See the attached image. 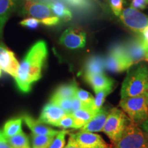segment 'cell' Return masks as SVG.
I'll return each instance as SVG.
<instances>
[{
	"label": "cell",
	"mask_w": 148,
	"mask_h": 148,
	"mask_svg": "<svg viewBox=\"0 0 148 148\" xmlns=\"http://www.w3.org/2000/svg\"><path fill=\"white\" fill-rule=\"evenodd\" d=\"M127 58L133 65L139 63L140 61L145 60V56L148 45H146L141 36L138 35L129 39L123 43Z\"/></svg>",
	"instance_id": "9"
},
{
	"label": "cell",
	"mask_w": 148,
	"mask_h": 148,
	"mask_svg": "<svg viewBox=\"0 0 148 148\" xmlns=\"http://www.w3.org/2000/svg\"><path fill=\"white\" fill-rule=\"evenodd\" d=\"M140 128H141L144 132H145L148 134V119L143 122L141 125H140Z\"/></svg>",
	"instance_id": "38"
},
{
	"label": "cell",
	"mask_w": 148,
	"mask_h": 148,
	"mask_svg": "<svg viewBox=\"0 0 148 148\" xmlns=\"http://www.w3.org/2000/svg\"><path fill=\"white\" fill-rule=\"evenodd\" d=\"M113 90V88H108L106 89L99 90L95 92V97L94 98L92 108L98 111L103 106L105 99L109 94L111 93Z\"/></svg>",
	"instance_id": "25"
},
{
	"label": "cell",
	"mask_w": 148,
	"mask_h": 148,
	"mask_svg": "<svg viewBox=\"0 0 148 148\" xmlns=\"http://www.w3.org/2000/svg\"><path fill=\"white\" fill-rule=\"evenodd\" d=\"M26 1H27V0H26Z\"/></svg>",
	"instance_id": "43"
},
{
	"label": "cell",
	"mask_w": 148,
	"mask_h": 148,
	"mask_svg": "<svg viewBox=\"0 0 148 148\" xmlns=\"http://www.w3.org/2000/svg\"><path fill=\"white\" fill-rule=\"evenodd\" d=\"M68 134H69V131L66 130L59 131L58 134L53 137L48 148H63L66 143L65 137Z\"/></svg>",
	"instance_id": "27"
},
{
	"label": "cell",
	"mask_w": 148,
	"mask_h": 148,
	"mask_svg": "<svg viewBox=\"0 0 148 148\" xmlns=\"http://www.w3.org/2000/svg\"><path fill=\"white\" fill-rule=\"evenodd\" d=\"M86 34L79 27H69L66 29L60 38L61 45L69 49L83 48L86 45Z\"/></svg>",
	"instance_id": "10"
},
{
	"label": "cell",
	"mask_w": 148,
	"mask_h": 148,
	"mask_svg": "<svg viewBox=\"0 0 148 148\" xmlns=\"http://www.w3.org/2000/svg\"><path fill=\"white\" fill-rule=\"evenodd\" d=\"M1 72H2V70H1V67H0V77L1 76Z\"/></svg>",
	"instance_id": "42"
},
{
	"label": "cell",
	"mask_w": 148,
	"mask_h": 148,
	"mask_svg": "<svg viewBox=\"0 0 148 148\" xmlns=\"http://www.w3.org/2000/svg\"><path fill=\"white\" fill-rule=\"evenodd\" d=\"M63 148H81V147L77 145L76 142L75 141V140L73 139V138L72 137L71 135L70 134L67 144H66Z\"/></svg>",
	"instance_id": "35"
},
{
	"label": "cell",
	"mask_w": 148,
	"mask_h": 148,
	"mask_svg": "<svg viewBox=\"0 0 148 148\" xmlns=\"http://www.w3.org/2000/svg\"><path fill=\"white\" fill-rule=\"evenodd\" d=\"M145 60L148 61V47L146 50V53H145Z\"/></svg>",
	"instance_id": "39"
},
{
	"label": "cell",
	"mask_w": 148,
	"mask_h": 148,
	"mask_svg": "<svg viewBox=\"0 0 148 148\" xmlns=\"http://www.w3.org/2000/svg\"><path fill=\"white\" fill-rule=\"evenodd\" d=\"M86 107L83 103L79 100V99L74 96L71 98V114L74 111H76L79 109H81L82 108Z\"/></svg>",
	"instance_id": "33"
},
{
	"label": "cell",
	"mask_w": 148,
	"mask_h": 148,
	"mask_svg": "<svg viewBox=\"0 0 148 148\" xmlns=\"http://www.w3.org/2000/svg\"><path fill=\"white\" fill-rule=\"evenodd\" d=\"M76 82L74 81L69 84L60 85L56 88L53 95H51L50 100H54L58 99H66L72 98L75 95V92L77 89Z\"/></svg>",
	"instance_id": "20"
},
{
	"label": "cell",
	"mask_w": 148,
	"mask_h": 148,
	"mask_svg": "<svg viewBox=\"0 0 148 148\" xmlns=\"http://www.w3.org/2000/svg\"><path fill=\"white\" fill-rule=\"evenodd\" d=\"M119 16L125 26L138 35L148 27V16L132 7L123 9Z\"/></svg>",
	"instance_id": "8"
},
{
	"label": "cell",
	"mask_w": 148,
	"mask_h": 148,
	"mask_svg": "<svg viewBox=\"0 0 148 148\" xmlns=\"http://www.w3.org/2000/svg\"><path fill=\"white\" fill-rule=\"evenodd\" d=\"M49 3L51 11L60 20L64 21H69L72 18V13L65 5L59 1H53Z\"/></svg>",
	"instance_id": "22"
},
{
	"label": "cell",
	"mask_w": 148,
	"mask_h": 148,
	"mask_svg": "<svg viewBox=\"0 0 148 148\" xmlns=\"http://www.w3.org/2000/svg\"><path fill=\"white\" fill-rule=\"evenodd\" d=\"M104 64L105 69L112 73H121L133 65L127 58L123 43L116 44L111 47L104 59Z\"/></svg>",
	"instance_id": "7"
},
{
	"label": "cell",
	"mask_w": 148,
	"mask_h": 148,
	"mask_svg": "<svg viewBox=\"0 0 148 148\" xmlns=\"http://www.w3.org/2000/svg\"><path fill=\"white\" fill-rule=\"evenodd\" d=\"M81 148H113L103 139L100 135L93 132L79 131L70 134Z\"/></svg>",
	"instance_id": "11"
},
{
	"label": "cell",
	"mask_w": 148,
	"mask_h": 148,
	"mask_svg": "<svg viewBox=\"0 0 148 148\" xmlns=\"http://www.w3.org/2000/svg\"><path fill=\"white\" fill-rule=\"evenodd\" d=\"M7 140L12 148H31L29 138L23 131Z\"/></svg>",
	"instance_id": "23"
},
{
	"label": "cell",
	"mask_w": 148,
	"mask_h": 148,
	"mask_svg": "<svg viewBox=\"0 0 148 148\" xmlns=\"http://www.w3.org/2000/svg\"><path fill=\"white\" fill-rule=\"evenodd\" d=\"M22 118H14L5 123L3 128V136L5 139L22 132Z\"/></svg>",
	"instance_id": "21"
},
{
	"label": "cell",
	"mask_w": 148,
	"mask_h": 148,
	"mask_svg": "<svg viewBox=\"0 0 148 148\" xmlns=\"http://www.w3.org/2000/svg\"><path fill=\"white\" fill-rule=\"evenodd\" d=\"M40 21L39 20L36 19V18L33 17L27 18L25 19H23V21L20 22V25L22 26L27 27L29 29H34L39 26Z\"/></svg>",
	"instance_id": "31"
},
{
	"label": "cell",
	"mask_w": 148,
	"mask_h": 148,
	"mask_svg": "<svg viewBox=\"0 0 148 148\" xmlns=\"http://www.w3.org/2000/svg\"><path fill=\"white\" fill-rule=\"evenodd\" d=\"M139 35L141 36L142 39L143 40V41L145 42L146 45H148V27H146V28L143 31V32Z\"/></svg>",
	"instance_id": "36"
},
{
	"label": "cell",
	"mask_w": 148,
	"mask_h": 148,
	"mask_svg": "<svg viewBox=\"0 0 148 148\" xmlns=\"http://www.w3.org/2000/svg\"><path fill=\"white\" fill-rule=\"evenodd\" d=\"M15 7L14 0H0V39L6 21Z\"/></svg>",
	"instance_id": "19"
},
{
	"label": "cell",
	"mask_w": 148,
	"mask_h": 148,
	"mask_svg": "<svg viewBox=\"0 0 148 148\" xmlns=\"http://www.w3.org/2000/svg\"><path fill=\"white\" fill-rule=\"evenodd\" d=\"M148 6V0H132L130 7L136 10H144Z\"/></svg>",
	"instance_id": "32"
},
{
	"label": "cell",
	"mask_w": 148,
	"mask_h": 148,
	"mask_svg": "<svg viewBox=\"0 0 148 148\" xmlns=\"http://www.w3.org/2000/svg\"><path fill=\"white\" fill-rule=\"evenodd\" d=\"M70 3L77 7H84L88 4V0H68Z\"/></svg>",
	"instance_id": "34"
},
{
	"label": "cell",
	"mask_w": 148,
	"mask_h": 148,
	"mask_svg": "<svg viewBox=\"0 0 148 148\" xmlns=\"http://www.w3.org/2000/svg\"><path fill=\"white\" fill-rule=\"evenodd\" d=\"M145 98H146V102H147V107H148V92L145 95Z\"/></svg>",
	"instance_id": "41"
},
{
	"label": "cell",
	"mask_w": 148,
	"mask_h": 148,
	"mask_svg": "<svg viewBox=\"0 0 148 148\" xmlns=\"http://www.w3.org/2000/svg\"><path fill=\"white\" fill-rule=\"evenodd\" d=\"M54 136L49 135H35L32 134V148H48Z\"/></svg>",
	"instance_id": "24"
},
{
	"label": "cell",
	"mask_w": 148,
	"mask_h": 148,
	"mask_svg": "<svg viewBox=\"0 0 148 148\" xmlns=\"http://www.w3.org/2000/svg\"><path fill=\"white\" fill-rule=\"evenodd\" d=\"M48 54L47 47L44 40H38L32 46L19 64L15 79L18 89L28 92L34 83L39 80Z\"/></svg>",
	"instance_id": "1"
},
{
	"label": "cell",
	"mask_w": 148,
	"mask_h": 148,
	"mask_svg": "<svg viewBox=\"0 0 148 148\" xmlns=\"http://www.w3.org/2000/svg\"><path fill=\"white\" fill-rule=\"evenodd\" d=\"M0 67L2 71L15 78L19 67L14 53L2 42H0Z\"/></svg>",
	"instance_id": "12"
},
{
	"label": "cell",
	"mask_w": 148,
	"mask_h": 148,
	"mask_svg": "<svg viewBox=\"0 0 148 148\" xmlns=\"http://www.w3.org/2000/svg\"><path fill=\"white\" fill-rule=\"evenodd\" d=\"M49 101L54 103L57 106L62 108L66 113L71 114V98H66V99H58Z\"/></svg>",
	"instance_id": "29"
},
{
	"label": "cell",
	"mask_w": 148,
	"mask_h": 148,
	"mask_svg": "<svg viewBox=\"0 0 148 148\" xmlns=\"http://www.w3.org/2000/svg\"><path fill=\"white\" fill-rule=\"evenodd\" d=\"M148 92V66L137 63L127 69L121 89V99L145 95Z\"/></svg>",
	"instance_id": "2"
},
{
	"label": "cell",
	"mask_w": 148,
	"mask_h": 148,
	"mask_svg": "<svg viewBox=\"0 0 148 148\" xmlns=\"http://www.w3.org/2000/svg\"><path fill=\"white\" fill-rule=\"evenodd\" d=\"M75 96L77 98V99H79V100L85 106L91 107V108H92L94 97H92V95L89 92L86 91V90H83L82 88H77Z\"/></svg>",
	"instance_id": "26"
},
{
	"label": "cell",
	"mask_w": 148,
	"mask_h": 148,
	"mask_svg": "<svg viewBox=\"0 0 148 148\" xmlns=\"http://www.w3.org/2000/svg\"><path fill=\"white\" fill-rule=\"evenodd\" d=\"M104 69V59L100 56H92L84 64V75L103 73Z\"/></svg>",
	"instance_id": "18"
},
{
	"label": "cell",
	"mask_w": 148,
	"mask_h": 148,
	"mask_svg": "<svg viewBox=\"0 0 148 148\" xmlns=\"http://www.w3.org/2000/svg\"><path fill=\"white\" fill-rule=\"evenodd\" d=\"M110 110V109L108 110L106 107H101L95 115L84 126L80 128V131L93 133L101 132Z\"/></svg>",
	"instance_id": "14"
},
{
	"label": "cell",
	"mask_w": 148,
	"mask_h": 148,
	"mask_svg": "<svg viewBox=\"0 0 148 148\" xmlns=\"http://www.w3.org/2000/svg\"><path fill=\"white\" fill-rule=\"evenodd\" d=\"M21 118L33 134L49 135L55 136L59 132V130H56L43 123H40L38 120L34 119L29 114H23Z\"/></svg>",
	"instance_id": "15"
},
{
	"label": "cell",
	"mask_w": 148,
	"mask_h": 148,
	"mask_svg": "<svg viewBox=\"0 0 148 148\" xmlns=\"http://www.w3.org/2000/svg\"><path fill=\"white\" fill-rule=\"evenodd\" d=\"M119 106L130 121L139 126L148 119V107L145 95L121 99Z\"/></svg>",
	"instance_id": "4"
},
{
	"label": "cell",
	"mask_w": 148,
	"mask_h": 148,
	"mask_svg": "<svg viewBox=\"0 0 148 148\" xmlns=\"http://www.w3.org/2000/svg\"><path fill=\"white\" fill-rule=\"evenodd\" d=\"M23 10L27 15L39 20L40 23L48 26L56 25L60 21L53 14L49 3L43 0H27L24 4Z\"/></svg>",
	"instance_id": "5"
},
{
	"label": "cell",
	"mask_w": 148,
	"mask_h": 148,
	"mask_svg": "<svg viewBox=\"0 0 148 148\" xmlns=\"http://www.w3.org/2000/svg\"><path fill=\"white\" fill-rule=\"evenodd\" d=\"M108 1L114 15L119 16L123 10L125 0H108Z\"/></svg>",
	"instance_id": "30"
},
{
	"label": "cell",
	"mask_w": 148,
	"mask_h": 148,
	"mask_svg": "<svg viewBox=\"0 0 148 148\" xmlns=\"http://www.w3.org/2000/svg\"><path fill=\"white\" fill-rule=\"evenodd\" d=\"M56 127H62L63 129L75 128V120L71 114H66L60 119Z\"/></svg>",
	"instance_id": "28"
},
{
	"label": "cell",
	"mask_w": 148,
	"mask_h": 148,
	"mask_svg": "<svg viewBox=\"0 0 148 148\" xmlns=\"http://www.w3.org/2000/svg\"><path fill=\"white\" fill-rule=\"evenodd\" d=\"M130 122V119L123 110L112 108L109 112L101 132L110 138L113 145L120 139Z\"/></svg>",
	"instance_id": "3"
},
{
	"label": "cell",
	"mask_w": 148,
	"mask_h": 148,
	"mask_svg": "<svg viewBox=\"0 0 148 148\" xmlns=\"http://www.w3.org/2000/svg\"><path fill=\"white\" fill-rule=\"evenodd\" d=\"M84 79L92 88L94 91L113 88L114 81L104 73L95 74V75H84Z\"/></svg>",
	"instance_id": "16"
},
{
	"label": "cell",
	"mask_w": 148,
	"mask_h": 148,
	"mask_svg": "<svg viewBox=\"0 0 148 148\" xmlns=\"http://www.w3.org/2000/svg\"><path fill=\"white\" fill-rule=\"evenodd\" d=\"M3 138H4V137H3V136L2 131H1V130H0V140L3 139Z\"/></svg>",
	"instance_id": "40"
},
{
	"label": "cell",
	"mask_w": 148,
	"mask_h": 148,
	"mask_svg": "<svg viewBox=\"0 0 148 148\" xmlns=\"http://www.w3.org/2000/svg\"><path fill=\"white\" fill-rule=\"evenodd\" d=\"M0 148H12L9 143L8 142L7 139L5 138H3V139L0 140Z\"/></svg>",
	"instance_id": "37"
},
{
	"label": "cell",
	"mask_w": 148,
	"mask_h": 148,
	"mask_svg": "<svg viewBox=\"0 0 148 148\" xmlns=\"http://www.w3.org/2000/svg\"><path fill=\"white\" fill-rule=\"evenodd\" d=\"M113 148H148V134L139 125L131 121Z\"/></svg>",
	"instance_id": "6"
},
{
	"label": "cell",
	"mask_w": 148,
	"mask_h": 148,
	"mask_svg": "<svg viewBox=\"0 0 148 148\" xmlns=\"http://www.w3.org/2000/svg\"><path fill=\"white\" fill-rule=\"evenodd\" d=\"M64 111L54 103L49 101L42 109L38 121L43 124L55 126L62 117L66 114Z\"/></svg>",
	"instance_id": "13"
},
{
	"label": "cell",
	"mask_w": 148,
	"mask_h": 148,
	"mask_svg": "<svg viewBox=\"0 0 148 148\" xmlns=\"http://www.w3.org/2000/svg\"><path fill=\"white\" fill-rule=\"evenodd\" d=\"M97 112V111L91 107H84L72 112L71 114L75 120V129L82 128Z\"/></svg>",
	"instance_id": "17"
}]
</instances>
